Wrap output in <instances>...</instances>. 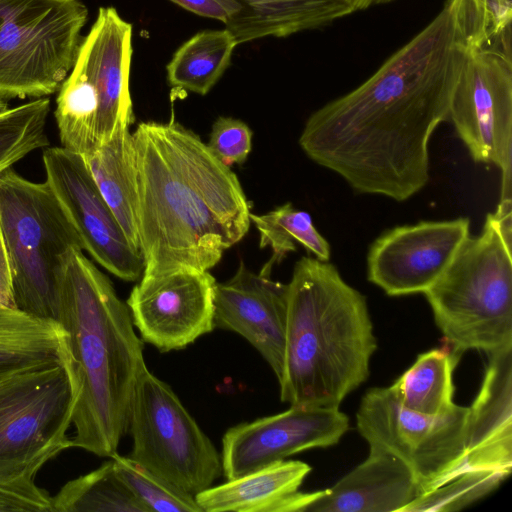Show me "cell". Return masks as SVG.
Masks as SVG:
<instances>
[{
	"instance_id": "cell-1",
	"label": "cell",
	"mask_w": 512,
	"mask_h": 512,
	"mask_svg": "<svg viewBox=\"0 0 512 512\" xmlns=\"http://www.w3.org/2000/svg\"><path fill=\"white\" fill-rule=\"evenodd\" d=\"M465 52L444 6L366 81L311 114L301 149L358 193L409 199L429 181V140L449 120Z\"/></svg>"
},
{
	"instance_id": "cell-2",
	"label": "cell",
	"mask_w": 512,
	"mask_h": 512,
	"mask_svg": "<svg viewBox=\"0 0 512 512\" xmlns=\"http://www.w3.org/2000/svg\"><path fill=\"white\" fill-rule=\"evenodd\" d=\"M132 138L142 274L209 271L250 227L238 177L173 119L141 122Z\"/></svg>"
},
{
	"instance_id": "cell-3",
	"label": "cell",
	"mask_w": 512,
	"mask_h": 512,
	"mask_svg": "<svg viewBox=\"0 0 512 512\" xmlns=\"http://www.w3.org/2000/svg\"><path fill=\"white\" fill-rule=\"evenodd\" d=\"M55 321L67 334L79 386L72 448L111 458L128 432L144 345L127 303L80 248L60 257Z\"/></svg>"
},
{
	"instance_id": "cell-4",
	"label": "cell",
	"mask_w": 512,
	"mask_h": 512,
	"mask_svg": "<svg viewBox=\"0 0 512 512\" xmlns=\"http://www.w3.org/2000/svg\"><path fill=\"white\" fill-rule=\"evenodd\" d=\"M376 349L365 296L329 261L300 258L287 284L281 401L339 408L369 377Z\"/></svg>"
},
{
	"instance_id": "cell-5",
	"label": "cell",
	"mask_w": 512,
	"mask_h": 512,
	"mask_svg": "<svg viewBox=\"0 0 512 512\" xmlns=\"http://www.w3.org/2000/svg\"><path fill=\"white\" fill-rule=\"evenodd\" d=\"M423 294L454 353L512 346V218L488 213Z\"/></svg>"
},
{
	"instance_id": "cell-6",
	"label": "cell",
	"mask_w": 512,
	"mask_h": 512,
	"mask_svg": "<svg viewBox=\"0 0 512 512\" xmlns=\"http://www.w3.org/2000/svg\"><path fill=\"white\" fill-rule=\"evenodd\" d=\"M132 24L100 7L75 63L60 86L54 116L61 146L85 156L121 124L133 122L129 88Z\"/></svg>"
},
{
	"instance_id": "cell-7",
	"label": "cell",
	"mask_w": 512,
	"mask_h": 512,
	"mask_svg": "<svg viewBox=\"0 0 512 512\" xmlns=\"http://www.w3.org/2000/svg\"><path fill=\"white\" fill-rule=\"evenodd\" d=\"M79 386L69 354L0 371V480L33 479L72 448Z\"/></svg>"
},
{
	"instance_id": "cell-8",
	"label": "cell",
	"mask_w": 512,
	"mask_h": 512,
	"mask_svg": "<svg viewBox=\"0 0 512 512\" xmlns=\"http://www.w3.org/2000/svg\"><path fill=\"white\" fill-rule=\"evenodd\" d=\"M0 230L16 308L37 318L55 320L60 257L70 248L83 247L46 180L33 182L12 167L0 175Z\"/></svg>"
},
{
	"instance_id": "cell-9",
	"label": "cell",
	"mask_w": 512,
	"mask_h": 512,
	"mask_svg": "<svg viewBox=\"0 0 512 512\" xmlns=\"http://www.w3.org/2000/svg\"><path fill=\"white\" fill-rule=\"evenodd\" d=\"M87 18L81 0H0V98L57 92L75 63Z\"/></svg>"
},
{
	"instance_id": "cell-10",
	"label": "cell",
	"mask_w": 512,
	"mask_h": 512,
	"mask_svg": "<svg viewBox=\"0 0 512 512\" xmlns=\"http://www.w3.org/2000/svg\"><path fill=\"white\" fill-rule=\"evenodd\" d=\"M128 431V455L163 480L195 496L223 474L221 455L171 387L151 373L139 372Z\"/></svg>"
},
{
	"instance_id": "cell-11",
	"label": "cell",
	"mask_w": 512,
	"mask_h": 512,
	"mask_svg": "<svg viewBox=\"0 0 512 512\" xmlns=\"http://www.w3.org/2000/svg\"><path fill=\"white\" fill-rule=\"evenodd\" d=\"M468 407L454 404L440 415L404 407L392 386L369 389L356 423L369 448L383 450L412 473L422 493L465 470Z\"/></svg>"
},
{
	"instance_id": "cell-12",
	"label": "cell",
	"mask_w": 512,
	"mask_h": 512,
	"mask_svg": "<svg viewBox=\"0 0 512 512\" xmlns=\"http://www.w3.org/2000/svg\"><path fill=\"white\" fill-rule=\"evenodd\" d=\"M449 120L475 162L499 167V201H512V57L466 49Z\"/></svg>"
},
{
	"instance_id": "cell-13",
	"label": "cell",
	"mask_w": 512,
	"mask_h": 512,
	"mask_svg": "<svg viewBox=\"0 0 512 512\" xmlns=\"http://www.w3.org/2000/svg\"><path fill=\"white\" fill-rule=\"evenodd\" d=\"M216 283L192 267L142 274L126 303L143 342L169 352L213 331Z\"/></svg>"
},
{
	"instance_id": "cell-14",
	"label": "cell",
	"mask_w": 512,
	"mask_h": 512,
	"mask_svg": "<svg viewBox=\"0 0 512 512\" xmlns=\"http://www.w3.org/2000/svg\"><path fill=\"white\" fill-rule=\"evenodd\" d=\"M42 161L46 181L76 228L83 250L116 277L140 279L142 254L127 239L82 155L62 146H48L43 149Z\"/></svg>"
},
{
	"instance_id": "cell-15",
	"label": "cell",
	"mask_w": 512,
	"mask_h": 512,
	"mask_svg": "<svg viewBox=\"0 0 512 512\" xmlns=\"http://www.w3.org/2000/svg\"><path fill=\"white\" fill-rule=\"evenodd\" d=\"M348 428L339 408L302 406L237 424L222 438L223 475L234 479L298 452L335 445Z\"/></svg>"
},
{
	"instance_id": "cell-16",
	"label": "cell",
	"mask_w": 512,
	"mask_h": 512,
	"mask_svg": "<svg viewBox=\"0 0 512 512\" xmlns=\"http://www.w3.org/2000/svg\"><path fill=\"white\" fill-rule=\"evenodd\" d=\"M470 220L420 221L382 233L367 255V278L389 296L424 293L469 236Z\"/></svg>"
},
{
	"instance_id": "cell-17",
	"label": "cell",
	"mask_w": 512,
	"mask_h": 512,
	"mask_svg": "<svg viewBox=\"0 0 512 512\" xmlns=\"http://www.w3.org/2000/svg\"><path fill=\"white\" fill-rule=\"evenodd\" d=\"M287 320V284L251 272L240 262L226 282L216 283L214 325L245 338L281 377Z\"/></svg>"
},
{
	"instance_id": "cell-18",
	"label": "cell",
	"mask_w": 512,
	"mask_h": 512,
	"mask_svg": "<svg viewBox=\"0 0 512 512\" xmlns=\"http://www.w3.org/2000/svg\"><path fill=\"white\" fill-rule=\"evenodd\" d=\"M488 357L480 390L468 407L465 470L508 477L512 469V346Z\"/></svg>"
},
{
	"instance_id": "cell-19",
	"label": "cell",
	"mask_w": 512,
	"mask_h": 512,
	"mask_svg": "<svg viewBox=\"0 0 512 512\" xmlns=\"http://www.w3.org/2000/svg\"><path fill=\"white\" fill-rule=\"evenodd\" d=\"M421 493L400 460L370 448L362 463L331 488L321 490L305 512H402Z\"/></svg>"
},
{
	"instance_id": "cell-20",
	"label": "cell",
	"mask_w": 512,
	"mask_h": 512,
	"mask_svg": "<svg viewBox=\"0 0 512 512\" xmlns=\"http://www.w3.org/2000/svg\"><path fill=\"white\" fill-rule=\"evenodd\" d=\"M311 467L299 460H283L195 495L202 512H273L274 507L297 492Z\"/></svg>"
},
{
	"instance_id": "cell-21",
	"label": "cell",
	"mask_w": 512,
	"mask_h": 512,
	"mask_svg": "<svg viewBox=\"0 0 512 512\" xmlns=\"http://www.w3.org/2000/svg\"><path fill=\"white\" fill-rule=\"evenodd\" d=\"M242 6L238 45L319 29L353 13L346 0H236Z\"/></svg>"
},
{
	"instance_id": "cell-22",
	"label": "cell",
	"mask_w": 512,
	"mask_h": 512,
	"mask_svg": "<svg viewBox=\"0 0 512 512\" xmlns=\"http://www.w3.org/2000/svg\"><path fill=\"white\" fill-rule=\"evenodd\" d=\"M129 126L121 124L107 141L82 157L127 239L140 251L136 219L135 154Z\"/></svg>"
},
{
	"instance_id": "cell-23",
	"label": "cell",
	"mask_w": 512,
	"mask_h": 512,
	"mask_svg": "<svg viewBox=\"0 0 512 512\" xmlns=\"http://www.w3.org/2000/svg\"><path fill=\"white\" fill-rule=\"evenodd\" d=\"M237 45L227 28L196 33L175 51L168 62L169 85L206 95L229 67Z\"/></svg>"
},
{
	"instance_id": "cell-24",
	"label": "cell",
	"mask_w": 512,
	"mask_h": 512,
	"mask_svg": "<svg viewBox=\"0 0 512 512\" xmlns=\"http://www.w3.org/2000/svg\"><path fill=\"white\" fill-rule=\"evenodd\" d=\"M68 353L67 334L57 321L0 307V371Z\"/></svg>"
},
{
	"instance_id": "cell-25",
	"label": "cell",
	"mask_w": 512,
	"mask_h": 512,
	"mask_svg": "<svg viewBox=\"0 0 512 512\" xmlns=\"http://www.w3.org/2000/svg\"><path fill=\"white\" fill-rule=\"evenodd\" d=\"M461 355L447 344L420 354L414 364L392 384L400 403L425 415H440L453 405V371Z\"/></svg>"
},
{
	"instance_id": "cell-26",
	"label": "cell",
	"mask_w": 512,
	"mask_h": 512,
	"mask_svg": "<svg viewBox=\"0 0 512 512\" xmlns=\"http://www.w3.org/2000/svg\"><path fill=\"white\" fill-rule=\"evenodd\" d=\"M250 220L259 232L260 247H270L272 250V257L261 273L270 275L273 265L294 252L296 244L303 246L320 261L330 260V244L317 231L310 214L295 209L291 203L262 215L250 213Z\"/></svg>"
},
{
	"instance_id": "cell-27",
	"label": "cell",
	"mask_w": 512,
	"mask_h": 512,
	"mask_svg": "<svg viewBox=\"0 0 512 512\" xmlns=\"http://www.w3.org/2000/svg\"><path fill=\"white\" fill-rule=\"evenodd\" d=\"M52 512H145L114 469L113 462L68 481L52 496Z\"/></svg>"
},
{
	"instance_id": "cell-28",
	"label": "cell",
	"mask_w": 512,
	"mask_h": 512,
	"mask_svg": "<svg viewBox=\"0 0 512 512\" xmlns=\"http://www.w3.org/2000/svg\"><path fill=\"white\" fill-rule=\"evenodd\" d=\"M466 49H488L512 57V0H447Z\"/></svg>"
},
{
	"instance_id": "cell-29",
	"label": "cell",
	"mask_w": 512,
	"mask_h": 512,
	"mask_svg": "<svg viewBox=\"0 0 512 512\" xmlns=\"http://www.w3.org/2000/svg\"><path fill=\"white\" fill-rule=\"evenodd\" d=\"M49 97L32 99L0 115V175L31 152L50 146Z\"/></svg>"
},
{
	"instance_id": "cell-30",
	"label": "cell",
	"mask_w": 512,
	"mask_h": 512,
	"mask_svg": "<svg viewBox=\"0 0 512 512\" xmlns=\"http://www.w3.org/2000/svg\"><path fill=\"white\" fill-rule=\"evenodd\" d=\"M114 469L145 512H202L195 496L155 475L129 456L111 457Z\"/></svg>"
},
{
	"instance_id": "cell-31",
	"label": "cell",
	"mask_w": 512,
	"mask_h": 512,
	"mask_svg": "<svg viewBox=\"0 0 512 512\" xmlns=\"http://www.w3.org/2000/svg\"><path fill=\"white\" fill-rule=\"evenodd\" d=\"M507 477L499 472L465 470L441 485L421 493L402 512H452L482 499Z\"/></svg>"
},
{
	"instance_id": "cell-32",
	"label": "cell",
	"mask_w": 512,
	"mask_h": 512,
	"mask_svg": "<svg viewBox=\"0 0 512 512\" xmlns=\"http://www.w3.org/2000/svg\"><path fill=\"white\" fill-rule=\"evenodd\" d=\"M225 165L243 163L252 147V131L243 121L220 116L213 123L207 144Z\"/></svg>"
},
{
	"instance_id": "cell-33",
	"label": "cell",
	"mask_w": 512,
	"mask_h": 512,
	"mask_svg": "<svg viewBox=\"0 0 512 512\" xmlns=\"http://www.w3.org/2000/svg\"><path fill=\"white\" fill-rule=\"evenodd\" d=\"M0 512H52V496L33 479L0 480Z\"/></svg>"
},
{
	"instance_id": "cell-34",
	"label": "cell",
	"mask_w": 512,
	"mask_h": 512,
	"mask_svg": "<svg viewBox=\"0 0 512 512\" xmlns=\"http://www.w3.org/2000/svg\"><path fill=\"white\" fill-rule=\"evenodd\" d=\"M182 8L202 17L221 21L236 37L242 6L236 0H170Z\"/></svg>"
},
{
	"instance_id": "cell-35",
	"label": "cell",
	"mask_w": 512,
	"mask_h": 512,
	"mask_svg": "<svg viewBox=\"0 0 512 512\" xmlns=\"http://www.w3.org/2000/svg\"><path fill=\"white\" fill-rule=\"evenodd\" d=\"M0 307L17 309L14 299L10 262L0 230Z\"/></svg>"
},
{
	"instance_id": "cell-36",
	"label": "cell",
	"mask_w": 512,
	"mask_h": 512,
	"mask_svg": "<svg viewBox=\"0 0 512 512\" xmlns=\"http://www.w3.org/2000/svg\"><path fill=\"white\" fill-rule=\"evenodd\" d=\"M353 11L368 9L373 6L389 3L393 0H346Z\"/></svg>"
},
{
	"instance_id": "cell-37",
	"label": "cell",
	"mask_w": 512,
	"mask_h": 512,
	"mask_svg": "<svg viewBox=\"0 0 512 512\" xmlns=\"http://www.w3.org/2000/svg\"><path fill=\"white\" fill-rule=\"evenodd\" d=\"M10 109L9 103L7 100L0 98V115Z\"/></svg>"
}]
</instances>
